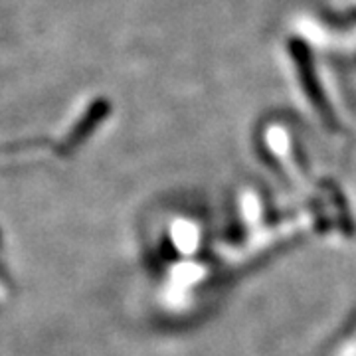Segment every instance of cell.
<instances>
[{
	"label": "cell",
	"mask_w": 356,
	"mask_h": 356,
	"mask_svg": "<svg viewBox=\"0 0 356 356\" xmlns=\"http://www.w3.org/2000/svg\"><path fill=\"white\" fill-rule=\"evenodd\" d=\"M111 113V103L107 99H95V102L89 105L86 109V113L77 119V123L74 129L67 133V137L62 140V147H60V153L70 154L76 151L79 145H83L86 140L95 133V129L99 123H103Z\"/></svg>",
	"instance_id": "cell-2"
},
{
	"label": "cell",
	"mask_w": 356,
	"mask_h": 356,
	"mask_svg": "<svg viewBox=\"0 0 356 356\" xmlns=\"http://www.w3.org/2000/svg\"><path fill=\"white\" fill-rule=\"evenodd\" d=\"M289 46H291V56L297 62V72H299V77H301L303 89L307 91V97L317 107L318 113L323 115L325 119L332 121L331 105L327 103L325 95H323V89L318 86L317 74H315L313 60H311V54L307 50V46L303 42H299V40H293Z\"/></svg>",
	"instance_id": "cell-1"
}]
</instances>
